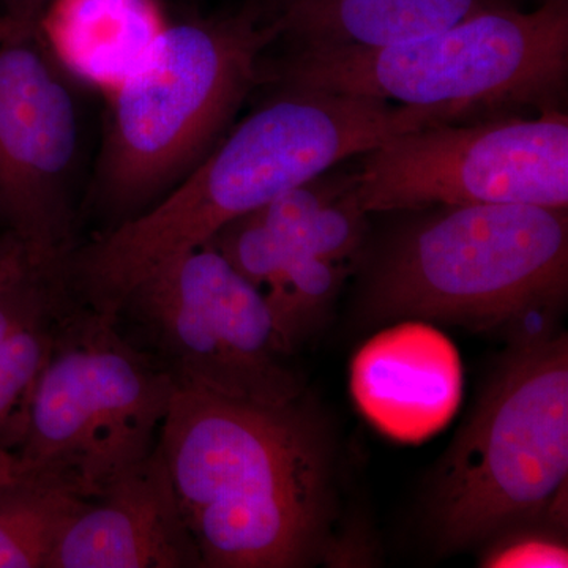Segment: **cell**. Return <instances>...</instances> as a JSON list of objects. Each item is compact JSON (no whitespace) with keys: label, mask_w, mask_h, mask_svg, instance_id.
Instances as JSON below:
<instances>
[{"label":"cell","mask_w":568,"mask_h":568,"mask_svg":"<svg viewBox=\"0 0 568 568\" xmlns=\"http://www.w3.org/2000/svg\"><path fill=\"white\" fill-rule=\"evenodd\" d=\"M123 310L144 325L178 387L267 406L302 396L264 295L211 242L144 280Z\"/></svg>","instance_id":"9"},{"label":"cell","mask_w":568,"mask_h":568,"mask_svg":"<svg viewBox=\"0 0 568 568\" xmlns=\"http://www.w3.org/2000/svg\"><path fill=\"white\" fill-rule=\"evenodd\" d=\"M368 265L373 320L488 331L558 306L568 287V211L530 204L424 209Z\"/></svg>","instance_id":"5"},{"label":"cell","mask_w":568,"mask_h":568,"mask_svg":"<svg viewBox=\"0 0 568 568\" xmlns=\"http://www.w3.org/2000/svg\"><path fill=\"white\" fill-rule=\"evenodd\" d=\"M567 478V336H537L503 365L440 467L437 541L466 548L541 517Z\"/></svg>","instance_id":"7"},{"label":"cell","mask_w":568,"mask_h":568,"mask_svg":"<svg viewBox=\"0 0 568 568\" xmlns=\"http://www.w3.org/2000/svg\"><path fill=\"white\" fill-rule=\"evenodd\" d=\"M354 194L368 215L443 205L568 209V118L500 115L396 134L357 155Z\"/></svg>","instance_id":"8"},{"label":"cell","mask_w":568,"mask_h":568,"mask_svg":"<svg viewBox=\"0 0 568 568\" xmlns=\"http://www.w3.org/2000/svg\"><path fill=\"white\" fill-rule=\"evenodd\" d=\"M61 310L26 325L0 346V448L14 454L33 392L54 347Z\"/></svg>","instance_id":"16"},{"label":"cell","mask_w":568,"mask_h":568,"mask_svg":"<svg viewBox=\"0 0 568 568\" xmlns=\"http://www.w3.org/2000/svg\"><path fill=\"white\" fill-rule=\"evenodd\" d=\"M175 384L118 332V315H63L14 450L20 476L84 500L159 446Z\"/></svg>","instance_id":"6"},{"label":"cell","mask_w":568,"mask_h":568,"mask_svg":"<svg viewBox=\"0 0 568 568\" xmlns=\"http://www.w3.org/2000/svg\"><path fill=\"white\" fill-rule=\"evenodd\" d=\"M63 271L33 261L14 239L0 261V346L26 325L61 310Z\"/></svg>","instance_id":"17"},{"label":"cell","mask_w":568,"mask_h":568,"mask_svg":"<svg viewBox=\"0 0 568 568\" xmlns=\"http://www.w3.org/2000/svg\"><path fill=\"white\" fill-rule=\"evenodd\" d=\"M84 504L22 476L0 488V568H48L59 538Z\"/></svg>","instance_id":"15"},{"label":"cell","mask_w":568,"mask_h":568,"mask_svg":"<svg viewBox=\"0 0 568 568\" xmlns=\"http://www.w3.org/2000/svg\"><path fill=\"white\" fill-rule=\"evenodd\" d=\"M254 213L287 244L332 263L354 260L364 245L366 213L355 200L353 171H327Z\"/></svg>","instance_id":"14"},{"label":"cell","mask_w":568,"mask_h":568,"mask_svg":"<svg viewBox=\"0 0 568 568\" xmlns=\"http://www.w3.org/2000/svg\"><path fill=\"white\" fill-rule=\"evenodd\" d=\"M351 392L358 409L384 435L420 443L458 410L462 358L454 343L432 325H394L355 355Z\"/></svg>","instance_id":"12"},{"label":"cell","mask_w":568,"mask_h":568,"mask_svg":"<svg viewBox=\"0 0 568 568\" xmlns=\"http://www.w3.org/2000/svg\"><path fill=\"white\" fill-rule=\"evenodd\" d=\"M481 559L488 568H566L568 549L562 538L541 530H517L500 534Z\"/></svg>","instance_id":"18"},{"label":"cell","mask_w":568,"mask_h":568,"mask_svg":"<svg viewBox=\"0 0 568 568\" xmlns=\"http://www.w3.org/2000/svg\"><path fill=\"white\" fill-rule=\"evenodd\" d=\"M567 73L568 0L484 11L388 47L290 51L264 63L275 85L439 108L462 122L562 110Z\"/></svg>","instance_id":"4"},{"label":"cell","mask_w":568,"mask_h":568,"mask_svg":"<svg viewBox=\"0 0 568 568\" xmlns=\"http://www.w3.org/2000/svg\"><path fill=\"white\" fill-rule=\"evenodd\" d=\"M447 122L458 119L439 108L276 85L162 200L71 254V282L93 308L118 313L144 280L227 223L396 134Z\"/></svg>","instance_id":"1"},{"label":"cell","mask_w":568,"mask_h":568,"mask_svg":"<svg viewBox=\"0 0 568 568\" xmlns=\"http://www.w3.org/2000/svg\"><path fill=\"white\" fill-rule=\"evenodd\" d=\"M298 402L175 386L159 446L201 567L295 568L320 555L331 462L320 422Z\"/></svg>","instance_id":"2"},{"label":"cell","mask_w":568,"mask_h":568,"mask_svg":"<svg viewBox=\"0 0 568 568\" xmlns=\"http://www.w3.org/2000/svg\"><path fill=\"white\" fill-rule=\"evenodd\" d=\"M13 235L7 233V231H3V233L0 234V261H2L3 254L7 253V250L10 248V245L13 244Z\"/></svg>","instance_id":"21"},{"label":"cell","mask_w":568,"mask_h":568,"mask_svg":"<svg viewBox=\"0 0 568 568\" xmlns=\"http://www.w3.org/2000/svg\"><path fill=\"white\" fill-rule=\"evenodd\" d=\"M18 477H20V470H18L17 457L6 448H0V488L17 480Z\"/></svg>","instance_id":"20"},{"label":"cell","mask_w":568,"mask_h":568,"mask_svg":"<svg viewBox=\"0 0 568 568\" xmlns=\"http://www.w3.org/2000/svg\"><path fill=\"white\" fill-rule=\"evenodd\" d=\"M278 31L252 2L152 37L112 100L91 197L114 224L151 207L230 132Z\"/></svg>","instance_id":"3"},{"label":"cell","mask_w":568,"mask_h":568,"mask_svg":"<svg viewBox=\"0 0 568 568\" xmlns=\"http://www.w3.org/2000/svg\"><path fill=\"white\" fill-rule=\"evenodd\" d=\"M201 567L170 470L156 446L103 496L85 500L48 568Z\"/></svg>","instance_id":"11"},{"label":"cell","mask_w":568,"mask_h":568,"mask_svg":"<svg viewBox=\"0 0 568 568\" xmlns=\"http://www.w3.org/2000/svg\"><path fill=\"white\" fill-rule=\"evenodd\" d=\"M52 0H9L0 20L26 31H39L40 21Z\"/></svg>","instance_id":"19"},{"label":"cell","mask_w":568,"mask_h":568,"mask_svg":"<svg viewBox=\"0 0 568 568\" xmlns=\"http://www.w3.org/2000/svg\"><path fill=\"white\" fill-rule=\"evenodd\" d=\"M80 136L73 92L40 31L0 21V224L58 271L71 254Z\"/></svg>","instance_id":"10"},{"label":"cell","mask_w":568,"mask_h":568,"mask_svg":"<svg viewBox=\"0 0 568 568\" xmlns=\"http://www.w3.org/2000/svg\"><path fill=\"white\" fill-rule=\"evenodd\" d=\"M291 51L379 48L443 31L510 0H257Z\"/></svg>","instance_id":"13"}]
</instances>
